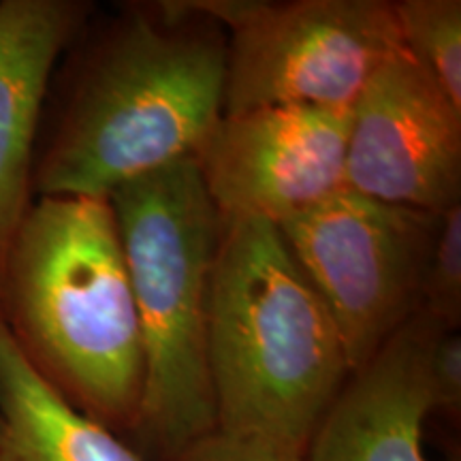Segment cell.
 Listing matches in <instances>:
<instances>
[{
	"label": "cell",
	"instance_id": "1",
	"mask_svg": "<svg viewBox=\"0 0 461 461\" xmlns=\"http://www.w3.org/2000/svg\"><path fill=\"white\" fill-rule=\"evenodd\" d=\"M227 41L218 26L157 9L120 22L84 56L34 158L37 197H103L194 158L222 118Z\"/></svg>",
	"mask_w": 461,
	"mask_h": 461
},
{
	"label": "cell",
	"instance_id": "2",
	"mask_svg": "<svg viewBox=\"0 0 461 461\" xmlns=\"http://www.w3.org/2000/svg\"><path fill=\"white\" fill-rule=\"evenodd\" d=\"M0 316L58 393L132 436L143 350L112 201L37 197L0 258Z\"/></svg>",
	"mask_w": 461,
	"mask_h": 461
},
{
	"label": "cell",
	"instance_id": "3",
	"mask_svg": "<svg viewBox=\"0 0 461 461\" xmlns=\"http://www.w3.org/2000/svg\"><path fill=\"white\" fill-rule=\"evenodd\" d=\"M207 370L216 431L303 457L350 376L325 303L274 224L222 221Z\"/></svg>",
	"mask_w": 461,
	"mask_h": 461
},
{
	"label": "cell",
	"instance_id": "4",
	"mask_svg": "<svg viewBox=\"0 0 461 461\" xmlns=\"http://www.w3.org/2000/svg\"><path fill=\"white\" fill-rule=\"evenodd\" d=\"M109 201L143 350V393L132 438L141 457L171 461L216 431L207 322L222 218L194 158L124 184Z\"/></svg>",
	"mask_w": 461,
	"mask_h": 461
},
{
	"label": "cell",
	"instance_id": "5",
	"mask_svg": "<svg viewBox=\"0 0 461 461\" xmlns=\"http://www.w3.org/2000/svg\"><path fill=\"white\" fill-rule=\"evenodd\" d=\"M438 216L342 188L278 227L342 338L350 372L419 314Z\"/></svg>",
	"mask_w": 461,
	"mask_h": 461
},
{
	"label": "cell",
	"instance_id": "6",
	"mask_svg": "<svg viewBox=\"0 0 461 461\" xmlns=\"http://www.w3.org/2000/svg\"><path fill=\"white\" fill-rule=\"evenodd\" d=\"M400 50L391 3L258 0L230 31L222 113L267 107L350 112L374 73Z\"/></svg>",
	"mask_w": 461,
	"mask_h": 461
},
{
	"label": "cell",
	"instance_id": "7",
	"mask_svg": "<svg viewBox=\"0 0 461 461\" xmlns=\"http://www.w3.org/2000/svg\"><path fill=\"white\" fill-rule=\"evenodd\" d=\"M350 112L267 107L224 115L194 154L224 222L282 227L346 188Z\"/></svg>",
	"mask_w": 461,
	"mask_h": 461
},
{
	"label": "cell",
	"instance_id": "8",
	"mask_svg": "<svg viewBox=\"0 0 461 461\" xmlns=\"http://www.w3.org/2000/svg\"><path fill=\"white\" fill-rule=\"evenodd\" d=\"M346 188L436 216L461 203V112L403 48L350 109Z\"/></svg>",
	"mask_w": 461,
	"mask_h": 461
},
{
	"label": "cell",
	"instance_id": "9",
	"mask_svg": "<svg viewBox=\"0 0 461 461\" xmlns=\"http://www.w3.org/2000/svg\"><path fill=\"white\" fill-rule=\"evenodd\" d=\"M440 327L414 314L359 370L350 372L310 440L305 461H429V350Z\"/></svg>",
	"mask_w": 461,
	"mask_h": 461
},
{
	"label": "cell",
	"instance_id": "10",
	"mask_svg": "<svg viewBox=\"0 0 461 461\" xmlns=\"http://www.w3.org/2000/svg\"><path fill=\"white\" fill-rule=\"evenodd\" d=\"M90 11L82 0H0V258L34 201L37 135L51 73Z\"/></svg>",
	"mask_w": 461,
	"mask_h": 461
},
{
	"label": "cell",
	"instance_id": "11",
	"mask_svg": "<svg viewBox=\"0 0 461 461\" xmlns=\"http://www.w3.org/2000/svg\"><path fill=\"white\" fill-rule=\"evenodd\" d=\"M0 461H146L68 403L31 366L0 316Z\"/></svg>",
	"mask_w": 461,
	"mask_h": 461
},
{
	"label": "cell",
	"instance_id": "12",
	"mask_svg": "<svg viewBox=\"0 0 461 461\" xmlns=\"http://www.w3.org/2000/svg\"><path fill=\"white\" fill-rule=\"evenodd\" d=\"M391 9L402 48L461 112L459 0H397Z\"/></svg>",
	"mask_w": 461,
	"mask_h": 461
},
{
	"label": "cell",
	"instance_id": "13",
	"mask_svg": "<svg viewBox=\"0 0 461 461\" xmlns=\"http://www.w3.org/2000/svg\"><path fill=\"white\" fill-rule=\"evenodd\" d=\"M419 312L440 330L457 331L461 321V203L438 216Z\"/></svg>",
	"mask_w": 461,
	"mask_h": 461
},
{
	"label": "cell",
	"instance_id": "14",
	"mask_svg": "<svg viewBox=\"0 0 461 461\" xmlns=\"http://www.w3.org/2000/svg\"><path fill=\"white\" fill-rule=\"evenodd\" d=\"M431 414L448 423L461 419V336L459 331H440L429 350Z\"/></svg>",
	"mask_w": 461,
	"mask_h": 461
},
{
	"label": "cell",
	"instance_id": "15",
	"mask_svg": "<svg viewBox=\"0 0 461 461\" xmlns=\"http://www.w3.org/2000/svg\"><path fill=\"white\" fill-rule=\"evenodd\" d=\"M171 461H305V457L258 440L212 431Z\"/></svg>",
	"mask_w": 461,
	"mask_h": 461
}]
</instances>
